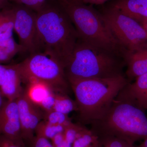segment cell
Segmentation results:
<instances>
[{
  "instance_id": "6da1fadb",
  "label": "cell",
  "mask_w": 147,
  "mask_h": 147,
  "mask_svg": "<svg viewBox=\"0 0 147 147\" xmlns=\"http://www.w3.org/2000/svg\"><path fill=\"white\" fill-rule=\"evenodd\" d=\"M36 12L40 53L58 62L64 68L78 39L71 19L59 1H46Z\"/></svg>"
},
{
  "instance_id": "7a4b0ae2",
  "label": "cell",
  "mask_w": 147,
  "mask_h": 147,
  "mask_svg": "<svg viewBox=\"0 0 147 147\" xmlns=\"http://www.w3.org/2000/svg\"><path fill=\"white\" fill-rule=\"evenodd\" d=\"M68 82L76 98L79 121L85 125L101 118L122 89L130 82L124 75L105 79H75Z\"/></svg>"
},
{
  "instance_id": "3957f363",
  "label": "cell",
  "mask_w": 147,
  "mask_h": 147,
  "mask_svg": "<svg viewBox=\"0 0 147 147\" xmlns=\"http://www.w3.org/2000/svg\"><path fill=\"white\" fill-rule=\"evenodd\" d=\"M125 66L124 59L121 55L78 39L64 69L68 82L124 75L123 70Z\"/></svg>"
},
{
  "instance_id": "277c9868",
  "label": "cell",
  "mask_w": 147,
  "mask_h": 147,
  "mask_svg": "<svg viewBox=\"0 0 147 147\" xmlns=\"http://www.w3.org/2000/svg\"><path fill=\"white\" fill-rule=\"evenodd\" d=\"M90 125V129L99 137H116L131 145L147 138L145 111L117 97L106 114Z\"/></svg>"
},
{
  "instance_id": "5b68a950",
  "label": "cell",
  "mask_w": 147,
  "mask_h": 147,
  "mask_svg": "<svg viewBox=\"0 0 147 147\" xmlns=\"http://www.w3.org/2000/svg\"><path fill=\"white\" fill-rule=\"evenodd\" d=\"M71 19L78 39L121 55L127 51L110 31L101 13L90 6L73 1H59Z\"/></svg>"
},
{
  "instance_id": "8992f818",
  "label": "cell",
  "mask_w": 147,
  "mask_h": 147,
  "mask_svg": "<svg viewBox=\"0 0 147 147\" xmlns=\"http://www.w3.org/2000/svg\"><path fill=\"white\" fill-rule=\"evenodd\" d=\"M22 82L38 81L47 84L55 92L69 93L70 88L63 67L42 53L31 54L18 63Z\"/></svg>"
},
{
  "instance_id": "52a82bcc",
  "label": "cell",
  "mask_w": 147,
  "mask_h": 147,
  "mask_svg": "<svg viewBox=\"0 0 147 147\" xmlns=\"http://www.w3.org/2000/svg\"><path fill=\"white\" fill-rule=\"evenodd\" d=\"M116 39L127 51H133L147 42V35L142 24L125 16L111 5L101 13Z\"/></svg>"
},
{
  "instance_id": "ba28073f",
  "label": "cell",
  "mask_w": 147,
  "mask_h": 147,
  "mask_svg": "<svg viewBox=\"0 0 147 147\" xmlns=\"http://www.w3.org/2000/svg\"><path fill=\"white\" fill-rule=\"evenodd\" d=\"M12 7L14 16V30L20 44L31 54L40 53L36 28V12L23 5Z\"/></svg>"
},
{
  "instance_id": "9c48e42d",
  "label": "cell",
  "mask_w": 147,
  "mask_h": 147,
  "mask_svg": "<svg viewBox=\"0 0 147 147\" xmlns=\"http://www.w3.org/2000/svg\"><path fill=\"white\" fill-rule=\"evenodd\" d=\"M16 100L22 138L24 142H28L35 136L37 126L41 121L42 114L39 107L28 99L24 91Z\"/></svg>"
},
{
  "instance_id": "30bf717a",
  "label": "cell",
  "mask_w": 147,
  "mask_h": 147,
  "mask_svg": "<svg viewBox=\"0 0 147 147\" xmlns=\"http://www.w3.org/2000/svg\"><path fill=\"white\" fill-rule=\"evenodd\" d=\"M0 135L17 143H25L21 134L16 100H7L0 110Z\"/></svg>"
},
{
  "instance_id": "8fae6325",
  "label": "cell",
  "mask_w": 147,
  "mask_h": 147,
  "mask_svg": "<svg viewBox=\"0 0 147 147\" xmlns=\"http://www.w3.org/2000/svg\"><path fill=\"white\" fill-rule=\"evenodd\" d=\"M117 97L147 110V72L137 77L133 83H127Z\"/></svg>"
},
{
  "instance_id": "7c38bea8",
  "label": "cell",
  "mask_w": 147,
  "mask_h": 147,
  "mask_svg": "<svg viewBox=\"0 0 147 147\" xmlns=\"http://www.w3.org/2000/svg\"><path fill=\"white\" fill-rule=\"evenodd\" d=\"M128 81L147 72V42L136 50L127 51L124 57Z\"/></svg>"
},
{
  "instance_id": "4fadbf2b",
  "label": "cell",
  "mask_w": 147,
  "mask_h": 147,
  "mask_svg": "<svg viewBox=\"0 0 147 147\" xmlns=\"http://www.w3.org/2000/svg\"><path fill=\"white\" fill-rule=\"evenodd\" d=\"M22 82L18 64L8 65L5 79L0 90L7 100H15L24 91L21 86Z\"/></svg>"
},
{
  "instance_id": "5bb4252c",
  "label": "cell",
  "mask_w": 147,
  "mask_h": 147,
  "mask_svg": "<svg viewBox=\"0 0 147 147\" xmlns=\"http://www.w3.org/2000/svg\"><path fill=\"white\" fill-rule=\"evenodd\" d=\"M112 5L142 25L147 20V0H116Z\"/></svg>"
},
{
  "instance_id": "9a60e30c",
  "label": "cell",
  "mask_w": 147,
  "mask_h": 147,
  "mask_svg": "<svg viewBox=\"0 0 147 147\" xmlns=\"http://www.w3.org/2000/svg\"><path fill=\"white\" fill-rule=\"evenodd\" d=\"M27 84L24 93L31 102L38 107L45 98L54 92L49 85L44 82L36 81Z\"/></svg>"
},
{
  "instance_id": "2e32d148",
  "label": "cell",
  "mask_w": 147,
  "mask_h": 147,
  "mask_svg": "<svg viewBox=\"0 0 147 147\" xmlns=\"http://www.w3.org/2000/svg\"><path fill=\"white\" fill-rule=\"evenodd\" d=\"M14 16L10 6L0 11V40L13 36Z\"/></svg>"
},
{
  "instance_id": "e0dca14e",
  "label": "cell",
  "mask_w": 147,
  "mask_h": 147,
  "mask_svg": "<svg viewBox=\"0 0 147 147\" xmlns=\"http://www.w3.org/2000/svg\"><path fill=\"white\" fill-rule=\"evenodd\" d=\"M68 115L72 111H78L76 101L71 99L68 94L56 92L55 102L53 110Z\"/></svg>"
},
{
  "instance_id": "ac0fdd59",
  "label": "cell",
  "mask_w": 147,
  "mask_h": 147,
  "mask_svg": "<svg viewBox=\"0 0 147 147\" xmlns=\"http://www.w3.org/2000/svg\"><path fill=\"white\" fill-rule=\"evenodd\" d=\"M99 137L90 129L86 127L74 142L72 147H99Z\"/></svg>"
},
{
  "instance_id": "d6986e66",
  "label": "cell",
  "mask_w": 147,
  "mask_h": 147,
  "mask_svg": "<svg viewBox=\"0 0 147 147\" xmlns=\"http://www.w3.org/2000/svg\"><path fill=\"white\" fill-rule=\"evenodd\" d=\"M65 127L61 125H54L45 120L41 121L36 129V135L51 140L57 134L63 133Z\"/></svg>"
},
{
  "instance_id": "ffe728a7",
  "label": "cell",
  "mask_w": 147,
  "mask_h": 147,
  "mask_svg": "<svg viewBox=\"0 0 147 147\" xmlns=\"http://www.w3.org/2000/svg\"><path fill=\"white\" fill-rule=\"evenodd\" d=\"M44 120L54 125H61L66 127L72 122L68 115L52 110L45 112Z\"/></svg>"
},
{
  "instance_id": "44dd1931",
  "label": "cell",
  "mask_w": 147,
  "mask_h": 147,
  "mask_svg": "<svg viewBox=\"0 0 147 147\" xmlns=\"http://www.w3.org/2000/svg\"><path fill=\"white\" fill-rule=\"evenodd\" d=\"M0 47L12 58L20 52L26 51L20 43L15 41L13 36L0 40Z\"/></svg>"
},
{
  "instance_id": "7402d4cb",
  "label": "cell",
  "mask_w": 147,
  "mask_h": 147,
  "mask_svg": "<svg viewBox=\"0 0 147 147\" xmlns=\"http://www.w3.org/2000/svg\"><path fill=\"white\" fill-rule=\"evenodd\" d=\"M85 127H86L82 124L71 123L65 127L63 131L64 138L66 142L72 145Z\"/></svg>"
},
{
  "instance_id": "603a6c76",
  "label": "cell",
  "mask_w": 147,
  "mask_h": 147,
  "mask_svg": "<svg viewBox=\"0 0 147 147\" xmlns=\"http://www.w3.org/2000/svg\"><path fill=\"white\" fill-rule=\"evenodd\" d=\"M99 147H137L131 145L122 139L114 137H99Z\"/></svg>"
},
{
  "instance_id": "cb8c5ba5",
  "label": "cell",
  "mask_w": 147,
  "mask_h": 147,
  "mask_svg": "<svg viewBox=\"0 0 147 147\" xmlns=\"http://www.w3.org/2000/svg\"><path fill=\"white\" fill-rule=\"evenodd\" d=\"M16 4L23 5L35 11L39 10L47 1V0H9Z\"/></svg>"
},
{
  "instance_id": "d4e9b609",
  "label": "cell",
  "mask_w": 147,
  "mask_h": 147,
  "mask_svg": "<svg viewBox=\"0 0 147 147\" xmlns=\"http://www.w3.org/2000/svg\"><path fill=\"white\" fill-rule=\"evenodd\" d=\"M28 143L30 147H54L50 140L36 135Z\"/></svg>"
},
{
  "instance_id": "484cf974",
  "label": "cell",
  "mask_w": 147,
  "mask_h": 147,
  "mask_svg": "<svg viewBox=\"0 0 147 147\" xmlns=\"http://www.w3.org/2000/svg\"><path fill=\"white\" fill-rule=\"evenodd\" d=\"M56 92H53L43 100L39 107L42 108L45 112L53 110L55 102Z\"/></svg>"
},
{
  "instance_id": "4316f807",
  "label": "cell",
  "mask_w": 147,
  "mask_h": 147,
  "mask_svg": "<svg viewBox=\"0 0 147 147\" xmlns=\"http://www.w3.org/2000/svg\"><path fill=\"white\" fill-rule=\"evenodd\" d=\"M51 142L54 147H72V146L65 141L63 133L57 134L51 139Z\"/></svg>"
},
{
  "instance_id": "83f0119b",
  "label": "cell",
  "mask_w": 147,
  "mask_h": 147,
  "mask_svg": "<svg viewBox=\"0 0 147 147\" xmlns=\"http://www.w3.org/2000/svg\"><path fill=\"white\" fill-rule=\"evenodd\" d=\"M0 147H26L25 143H17L0 135Z\"/></svg>"
},
{
  "instance_id": "f1b7e54d",
  "label": "cell",
  "mask_w": 147,
  "mask_h": 147,
  "mask_svg": "<svg viewBox=\"0 0 147 147\" xmlns=\"http://www.w3.org/2000/svg\"><path fill=\"white\" fill-rule=\"evenodd\" d=\"M12 58L0 47V64L9 61Z\"/></svg>"
},
{
  "instance_id": "f546056e",
  "label": "cell",
  "mask_w": 147,
  "mask_h": 147,
  "mask_svg": "<svg viewBox=\"0 0 147 147\" xmlns=\"http://www.w3.org/2000/svg\"><path fill=\"white\" fill-rule=\"evenodd\" d=\"M8 66V65H3L0 64V86L2 85L4 81Z\"/></svg>"
},
{
  "instance_id": "4dcf8cb0",
  "label": "cell",
  "mask_w": 147,
  "mask_h": 147,
  "mask_svg": "<svg viewBox=\"0 0 147 147\" xmlns=\"http://www.w3.org/2000/svg\"><path fill=\"white\" fill-rule=\"evenodd\" d=\"M109 0H80L81 2L84 4L99 5L104 4Z\"/></svg>"
},
{
  "instance_id": "1f68e13d",
  "label": "cell",
  "mask_w": 147,
  "mask_h": 147,
  "mask_svg": "<svg viewBox=\"0 0 147 147\" xmlns=\"http://www.w3.org/2000/svg\"><path fill=\"white\" fill-rule=\"evenodd\" d=\"M9 0H0V11L9 6Z\"/></svg>"
},
{
  "instance_id": "d6a6232c",
  "label": "cell",
  "mask_w": 147,
  "mask_h": 147,
  "mask_svg": "<svg viewBox=\"0 0 147 147\" xmlns=\"http://www.w3.org/2000/svg\"><path fill=\"white\" fill-rule=\"evenodd\" d=\"M5 98L4 97L0 90V110H1L2 108L3 107L4 105L5 104L7 100H5Z\"/></svg>"
},
{
  "instance_id": "836d02e7",
  "label": "cell",
  "mask_w": 147,
  "mask_h": 147,
  "mask_svg": "<svg viewBox=\"0 0 147 147\" xmlns=\"http://www.w3.org/2000/svg\"><path fill=\"white\" fill-rule=\"evenodd\" d=\"M137 147H147V138L143 140L142 143Z\"/></svg>"
},
{
  "instance_id": "e575fe53",
  "label": "cell",
  "mask_w": 147,
  "mask_h": 147,
  "mask_svg": "<svg viewBox=\"0 0 147 147\" xmlns=\"http://www.w3.org/2000/svg\"><path fill=\"white\" fill-rule=\"evenodd\" d=\"M142 26H143L144 29H145L147 35V20L146 21H145L144 23L142 24Z\"/></svg>"
},
{
  "instance_id": "d590c367",
  "label": "cell",
  "mask_w": 147,
  "mask_h": 147,
  "mask_svg": "<svg viewBox=\"0 0 147 147\" xmlns=\"http://www.w3.org/2000/svg\"><path fill=\"white\" fill-rule=\"evenodd\" d=\"M61 1H71L74 2H81L80 0H58Z\"/></svg>"
}]
</instances>
